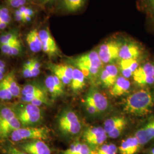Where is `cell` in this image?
I'll return each instance as SVG.
<instances>
[{
	"label": "cell",
	"instance_id": "obj_9",
	"mask_svg": "<svg viewBox=\"0 0 154 154\" xmlns=\"http://www.w3.org/2000/svg\"><path fill=\"white\" fill-rule=\"evenodd\" d=\"M132 77L140 86H146L154 83L153 63L146 62L139 66L133 74Z\"/></svg>",
	"mask_w": 154,
	"mask_h": 154
},
{
	"label": "cell",
	"instance_id": "obj_21",
	"mask_svg": "<svg viewBox=\"0 0 154 154\" xmlns=\"http://www.w3.org/2000/svg\"><path fill=\"white\" fill-rule=\"evenodd\" d=\"M30 50L33 53H38L42 50V45L37 29H33L28 33L26 37Z\"/></svg>",
	"mask_w": 154,
	"mask_h": 154
},
{
	"label": "cell",
	"instance_id": "obj_33",
	"mask_svg": "<svg viewBox=\"0 0 154 154\" xmlns=\"http://www.w3.org/2000/svg\"><path fill=\"white\" fill-rule=\"evenodd\" d=\"M0 21L9 23L11 21V16L9 11L6 8H0Z\"/></svg>",
	"mask_w": 154,
	"mask_h": 154
},
{
	"label": "cell",
	"instance_id": "obj_23",
	"mask_svg": "<svg viewBox=\"0 0 154 154\" xmlns=\"http://www.w3.org/2000/svg\"><path fill=\"white\" fill-rule=\"evenodd\" d=\"M2 80L10 90L13 97H20L21 94V90L20 86L17 83L16 77L13 72L8 74Z\"/></svg>",
	"mask_w": 154,
	"mask_h": 154
},
{
	"label": "cell",
	"instance_id": "obj_22",
	"mask_svg": "<svg viewBox=\"0 0 154 154\" xmlns=\"http://www.w3.org/2000/svg\"><path fill=\"white\" fill-rule=\"evenodd\" d=\"M86 78L82 72L77 67H74L70 83L72 91L74 92H78L82 90L86 85Z\"/></svg>",
	"mask_w": 154,
	"mask_h": 154
},
{
	"label": "cell",
	"instance_id": "obj_39",
	"mask_svg": "<svg viewBox=\"0 0 154 154\" xmlns=\"http://www.w3.org/2000/svg\"><path fill=\"white\" fill-rule=\"evenodd\" d=\"M15 18L17 21H24V16L22 13V11H21L19 9L17 10L15 12Z\"/></svg>",
	"mask_w": 154,
	"mask_h": 154
},
{
	"label": "cell",
	"instance_id": "obj_37",
	"mask_svg": "<svg viewBox=\"0 0 154 154\" xmlns=\"http://www.w3.org/2000/svg\"><path fill=\"white\" fill-rule=\"evenodd\" d=\"M10 5L13 8H20L24 5L27 0H8Z\"/></svg>",
	"mask_w": 154,
	"mask_h": 154
},
{
	"label": "cell",
	"instance_id": "obj_13",
	"mask_svg": "<svg viewBox=\"0 0 154 154\" xmlns=\"http://www.w3.org/2000/svg\"><path fill=\"white\" fill-rule=\"evenodd\" d=\"M85 105L94 107L98 112L105 111L109 107V102L103 94L98 91L91 89L85 100Z\"/></svg>",
	"mask_w": 154,
	"mask_h": 154
},
{
	"label": "cell",
	"instance_id": "obj_4",
	"mask_svg": "<svg viewBox=\"0 0 154 154\" xmlns=\"http://www.w3.org/2000/svg\"><path fill=\"white\" fill-rule=\"evenodd\" d=\"M17 117L23 126L38 123L42 119V111L38 106L26 103L18 106L15 110Z\"/></svg>",
	"mask_w": 154,
	"mask_h": 154
},
{
	"label": "cell",
	"instance_id": "obj_14",
	"mask_svg": "<svg viewBox=\"0 0 154 154\" xmlns=\"http://www.w3.org/2000/svg\"><path fill=\"white\" fill-rule=\"evenodd\" d=\"M20 149L28 154H51L49 147L42 140L25 142L20 144Z\"/></svg>",
	"mask_w": 154,
	"mask_h": 154
},
{
	"label": "cell",
	"instance_id": "obj_2",
	"mask_svg": "<svg viewBox=\"0 0 154 154\" xmlns=\"http://www.w3.org/2000/svg\"><path fill=\"white\" fill-rule=\"evenodd\" d=\"M73 63L86 78L94 83L99 78L103 69V63L100 60L97 51H90L79 55L73 60Z\"/></svg>",
	"mask_w": 154,
	"mask_h": 154
},
{
	"label": "cell",
	"instance_id": "obj_41",
	"mask_svg": "<svg viewBox=\"0 0 154 154\" xmlns=\"http://www.w3.org/2000/svg\"><path fill=\"white\" fill-rule=\"evenodd\" d=\"M8 25V23H7L6 22L0 21V30H4L6 29L7 28Z\"/></svg>",
	"mask_w": 154,
	"mask_h": 154
},
{
	"label": "cell",
	"instance_id": "obj_19",
	"mask_svg": "<svg viewBox=\"0 0 154 154\" xmlns=\"http://www.w3.org/2000/svg\"><path fill=\"white\" fill-rule=\"evenodd\" d=\"M131 83L127 78L118 76L116 82L110 88V93L114 97H120L127 93L130 88Z\"/></svg>",
	"mask_w": 154,
	"mask_h": 154
},
{
	"label": "cell",
	"instance_id": "obj_12",
	"mask_svg": "<svg viewBox=\"0 0 154 154\" xmlns=\"http://www.w3.org/2000/svg\"><path fill=\"white\" fill-rule=\"evenodd\" d=\"M39 35L42 42V51L50 57H54L60 54V50L48 29L39 31Z\"/></svg>",
	"mask_w": 154,
	"mask_h": 154
},
{
	"label": "cell",
	"instance_id": "obj_31",
	"mask_svg": "<svg viewBox=\"0 0 154 154\" xmlns=\"http://www.w3.org/2000/svg\"><path fill=\"white\" fill-rule=\"evenodd\" d=\"M20 41L16 34L14 33H8L4 34L0 37L1 45L11 44L16 43Z\"/></svg>",
	"mask_w": 154,
	"mask_h": 154
},
{
	"label": "cell",
	"instance_id": "obj_38",
	"mask_svg": "<svg viewBox=\"0 0 154 154\" xmlns=\"http://www.w3.org/2000/svg\"><path fill=\"white\" fill-rule=\"evenodd\" d=\"M22 74H23V77H25V78H32V75L30 66H27L25 64L23 65V67Z\"/></svg>",
	"mask_w": 154,
	"mask_h": 154
},
{
	"label": "cell",
	"instance_id": "obj_34",
	"mask_svg": "<svg viewBox=\"0 0 154 154\" xmlns=\"http://www.w3.org/2000/svg\"><path fill=\"white\" fill-rule=\"evenodd\" d=\"M30 70L33 77H37L40 73L41 64L37 60L32 59V65L30 66Z\"/></svg>",
	"mask_w": 154,
	"mask_h": 154
},
{
	"label": "cell",
	"instance_id": "obj_11",
	"mask_svg": "<svg viewBox=\"0 0 154 154\" xmlns=\"http://www.w3.org/2000/svg\"><path fill=\"white\" fill-rule=\"evenodd\" d=\"M143 53V50L138 42L134 41H126L122 42L119 50V59L138 60Z\"/></svg>",
	"mask_w": 154,
	"mask_h": 154
},
{
	"label": "cell",
	"instance_id": "obj_40",
	"mask_svg": "<svg viewBox=\"0 0 154 154\" xmlns=\"http://www.w3.org/2000/svg\"><path fill=\"white\" fill-rule=\"evenodd\" d=\"M5 63L4 61L0 60V72H5Z\"/></svg>",
	"mask_w": 154,
	"mask_h": 154
},
{
	"label": "cell",
	"instance_id": "obj_35",
	"mask_svg": "<svg viewBox=\"0 0 154 154\" xmlns=\"http://www.w3.org/2000/svg\"><path fill=\"white\" fill-rule=\"evenodd\" d=\"M4 154H28L21 149H18L16 147L9 145L4 149Z\"/></svg>",
	"mask_w": 154,
	"mask_h": 154
},
{
	"label": "cell",
	"instance_id": "obj_44",
	"mask_svg": "<svg viewBox=\"0 0 154 154\" xmlns=\"http://www.w3.org/2000/svg\"><path fill=\"white\" fill-rule=\"evenodd\" d=\"M153 71H154V63H153Z\"/></svg>",
	"mask_w": 154,
	"mask_h": 154
},
{
	"label": "cell",
	"instance_id": "obj_5",
	"mask_svg": "<svg viewBox=\"0 0 154 154\" xmlns=\"http://www.w3.org/2000/svg\"><path fill=\"white\" fill-rule=\"evenodd\" d=\"M21 125L13 109L4 107L0 110V138H8L14 131L20 128Z\"/></svg>",
	"mask_w": 154,
	"mask_h": 154
},
{
	"label": "cell",
	"instance_id": "obj_18",
	"mask_svg": "<svg viewBox=\"0 0 154 154\" xmlns=\"http://www.w3.org/2000/svg\"><path fill=\"white\" fill-rule=\"evenodd\" d=\"M118 69L121 72L123 77L129 78L139 66L138 60H121L118 62Z\"/></svg>",
	"mask_w": 154,
	"mask_h": 154
},
{
	"label": "cell",
	"instance_id": "obj_24",
	"mask_svg": "<svg viewBox=\"0 0 154 154\" xmlns=\"http://www.w3.org/2000/svg\"><path fill=\"white\" fill-rule=\"evenodd\" d=\"M21 100L25 103H31L38 107L44 104H48L49 102L48 94L22 95Z\"/></svg>",
	"mask_w": 154,
	"mask_h": 154
},
{
	"label": "cell",
	"instance_id": "obj_45",
	"mask_svg": "<svg viewBox=\"0 0 154 154\" xmlns=\"http://www.w3.org/2000/svg\"></svg>",
	"mask_w": 154,
	"mask_h": 154
},
{
	"label": "cell",
	"instance_id": "obj_42",
	"mask_svg": "<svg viewBox=\"0 0 154 154\" xmlns=\"http://www.w3.org/2000/svg\"><path fill=\"white\" fill-rule=\"evenodd\" d=\"M42 1V2H43V4H47V3H49V2H53V1H56V0H41Z\"/></svg>",
	"mask_w": 154,
	"mask_h": 154
},
{
	"label": "cell",
	"instance_id": "obj_27",
	"mask_svg": "<svg viewBox=\"0 0 154 154\" xmlns=\"http://www.w3.org/2000/svg\"><path fill=\"white\" fill-rule=\"evenodd\" d=\"M86 0H62V6L68 12H75L85 5Z\"/></svg>",
	"mask_w": 154,
	"mask_h": 154
},
{
	"label": "cell",
	"instance_id": "obj_26",
	"mask_svg": "<svg viewBox=\"0 0 154 154\" xmlns=\"http://www.w3.org/2000/svg\"><path fill=\"white\" fill-rule=\"evenodd\" d=\"M45 83L47 91L50 94L53 98H55L60 97L64 93V91L61 90L56 85L53 75H49L46 77L45 81Z\"/></svg>",
	"mask_w": 154,
	"mask_h": 154
},
{
	"label": "cell",
	"instance_id": "obj_36",
	"mask_svg": "<svg viewBox=\"0 0 154 154\" xmlns=\"http://www.w3.org/2000/svg\"><path fill=\"white\" fill-rule=\"evenodd\" d=\"M144 4L147 11L154 17V0H144Z\"/></svg>",
	"mask_w": 154,
	"mask_h": 154
},
{
	"label": "cell",
	"instance_id": "obj_32",
	"mask_svg": "<svg viewBox=\"0 0 154 154\" xmlns=\"http://www.w3.org/2000/svg\"><path fill=\"white\" fill-rule=\"evenodd\" d=\"M10 90L6 86L3 80L0 81V99L2 100H10L13 98Z\"/></svg>",
	"mask_w": 154,
	"mask_h": 154
},
{
	"label": "cell",
	"instance_id": "obj_20",
	"mask_svg": "<svg viewBox=\"0 0 154 154\" xmlns=\"http://www.w3.org/2000/svg\"><path fill=\"white\" fill-rule=\"evenodd\" d=\"M141 147L138 139L134 136L123 140L118 149L121 154H137Z\"/></svg>",
	"mask_w": 154,
	"mask_h": 154
},
{
	"label": "cell",
	"instance_id": "obj_17",
	"mask_svg": "<svg viewBox=\"0 0 154 154\" xmlns=\"http://www.w3.org/2000/svg\"><path fill=\"white\" fill-rule=\"evenodd\" d=\"M119 72L118 66L112 63L107 64L100 72L99 78L103 86L110 88L116 82Z\"/></svg>",
	"mask_w": 154,
	"mask_h": 154
},
{
	"label": "cell",
	"instance_id": "obj_6",
	"mask_svg": "<svg viewBox=\"0 0 154 154\" xmlns=\"http://www.w3.org/2000/svg\"><path fill=\"white\" fill-rule=\"evenodd\" d=\"M58 125L64 134L75 135L81 132V123L77 114L72 110L64 111L58 118Z\"/></svg>",
	"mask_w": 154,
	"mask_h": 154
},
{
	"label": "cell",
	"instance_id": "obj_29",
	"mask_svg": "<svg viewBox=\"0 0 154 154\" xmlns=\"http://www.w3.org/2000/svg\"><path fill=\"white\" fill-rule=\"evenodd\" d=\"M0 49L2 53L6 55L14 56L18 55L21 51L20 41L11 44L1 45Z\"/></svg>",
	"mask_w": 154,
	"mask_h": 154
},
{
	"label": "cell",
	"instance_id": "obj_10",
	"mask_svg": "<svg viewBox=\"0 0 154 154\" xmlns=\"http://www.w3.org/2000/svg\"><path fill=\"white\" fill-rule=\"evenodd\" d=\"M127 125V122L125 117L114 116L105 121L103 128L109 138L116 139L121 136Z\"/></svg>",
	"mask_w": 154,
	"mask_h": 154
},
{
	"label": "cell",
	"instance_id": "obj_16",
	"mask_svg": "<svg viewBox=\"0 0 154 154\" xmlns=\"http://www.w3.org/2000/svg\"><path fill=\"white\" fill-rule=\"evenodd\" d=\"M74 68L72 66L63 64H51L50 69L64 85H70Z\"/></svg>",
	"mask_w": 154,
	"mask_h": 154
},
{
	"label": "cell",
	"instance_id": "obj_25",
	"mask_svg": "<svg viewBox=\"0 0 154 154\" xmlns=\"http://www.w3.org/2000/svg\"><path fill=\"white\" fill-rule=\"evenodd\" d=\"M91 149L88 144L75 142L62 152V154H90Z\"/></svg>",
	"mask_w": 154,
	"mask_h": 154
},
{
	"label": "cell",
	"instance_id": "obj_3",
	"mask_svg": "<svg viewBox=\"0 0 154 154\" xmlns=\"http://www.w3.org/2000/svg\"><path fill=\"white\" fill-rule=\"evenodd\" d=\"M9 137L14 142L33 140H44L49 138V131L44 127H20L12 132Z\"/></svg>",
	"mask_w": 154,
	"mask_h": 154
},
{
	"label": "cell",
	"instance_id": "obj_7",
	"mask_svg": "<svg viewBox=\"0 0 154 154\" xmlns=\"http://www.w3.org/2000/svg\"><path fill=\"white\" fill-rule=\"evenodd\" d=\"M122 44L121 41L116 39H111L99 46L97 52L103 64L112 63L119 60V50Z\"/></svg>",
	"mask_w": 154,
	"mask_h": 154
},
{
	"label": "cell",
	"instance_id": "obj_1",
	"mask_svg": "<svg viewBox=\"0 0 154 154\" xmlns=\"http://www.w3.org/2000/svg\"><path fill=\"white\" fill-rule=\"evenodd\" d=\"M154 107V94L149 89H140L125 99L123 111L132 116H142L149 114Z\"/></svg>",
	"mask_w": 154,
	"mask_h": 154
},
{
	"label": "cell",
	"instance_id": "obj_30",
	"mask_svg": "<svg viewBox=\"0 0 154 154\" xmlns=\"http://www.w3.org/2000/svg\"><path fill=\"white\" fill-rule=\"evenodd\" d=\"M118 149L114 144H103L95 149H91L90 154H117Z\"/></svg>",
	"mask_w": 154,
	"mask_h": 154
},
{
	"label": "cell",
	"instance_id": "obj_43",
	"mask_svg": "<svg viewBox=\"0 0 154 154\" xmlns=\"http://www.w3.org/2000/svg\"><path fill=\"white\" fill-rule=\"evenodd\" d=\"M151 154H154V149L151 151Z\"/></svg>",
	"mask_w": 154,
	"mask_h": 154
},
{
	"label": "cell",
	"instance_id": "obj_28",
	"mask_svg": "<svg viewBox=\"0 0 154 154\" xmlns=\"http://www.w3.org/2000/svg\"><path fill=\"white\" fill-rule=\"evenodd\" d=\"M22 95L48 94L47 90L38 85L28 84L23 87L21 90Z\"/></svg>",
	"mask_w": 154,
	"mask_h": 154
},
{
	"label": "cell",
	"instance_id": "obj_15",
	"mask_svg": "<svg viewBox=\"0 0 154 154\" xmlns=\"http://www.w3.org/2000/svg\"><path fill=\"white\" fill-rule=\"evenodd\" d=\"M141 146L154 139V116L151 118L147 123L138 130L134 135Z\"/></svg>",
	"mask_w": 154,
	"mask_h": 154
},
{
	"label": "cell",
	"instance_id": "obj_8",
	"mask_svg": "<svg viewBox=\"0 0 154 154\" xmlns=\"http://www.w3.org/2000/svg\"><path fill=\"white\" fill-rule=\"evenodd\" d=\"M83 138L88 146L93 149L102 145L108 137L103 127H88L83 132Z\"/></svg>",
	"mask_w": 154,
	"mask_h": 154
}]
</instances>
